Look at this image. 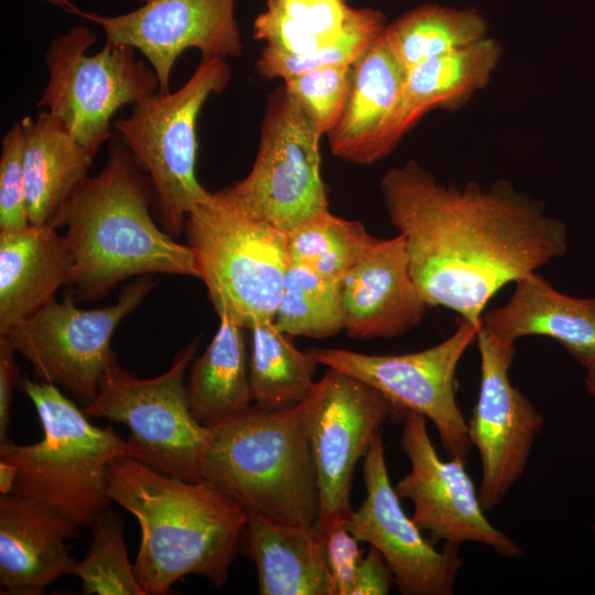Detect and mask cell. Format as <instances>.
Wrapping results in <instances>:
<instances>
[{
	"label": "cell",
	"mask_w": 595,
	"mask_h": 595,
	"mask_svg": "<svg viewBox=\"0 0 595 595\" xmlns=\"http://www.w3.org/2000/svg\"><path fill=\"white\" fill-rule=\"evenodd\" d=\"M218 315L250 329L273 322L289 264L286 234L209 192L184 226Z\"/></svg>",
	"instance_id": "8992f818"
},
{
	"label": "cell",
	"mask_w": 595,
	"mask_h": 595,
	"mask_svg": "<svg viewBox=\"0 0 595 595\" xmlns=\"http://www.w3.org/2000/svg\"><path fill=\"white\" fill-rule=\"evenodd\" d=\"M250 331L249 380L253 404L266 410L298 407L313 390L320 364L309 351L298 349L274 322L258 324Z\"/></svg>",
	"instance_id": "83f0119b"
},
{
	"label": "cell",
	"mask_w": 595,
	"mask_h": 595,
	"mask_svg": "<svg viewBox=\"0 0 595 595\" xmlns=\"http://www.w3.org/2000/svg\"><path fill=\"white\" fill-rule=\"evenodd\" d=\"M107 491L140 524L134 573L144 595H165L188 574L226 583L247 523L235 500L206 480L173 477L132 457L110 464Z\"/></svg>",
	"instance_id": "7a4b0ae2"
},
{
	"label": "cell",
	"mask_w": 595,
	"mask_h": 595,
	"mask_svg": "<svg viewBox=\"0 0 595 595\" xmlns=\"http://www.w3.org/2000/svg\"><path fill=\"white\" fill-rule=\"evenodd\" d=\"M480 322L500 340L545 336L584 367L595 363V298L561 293L537 272L516 281L508 302L485 312Z\"/></svg>",
	"instance_id": "44dd1931"
},
{
	"label": "cell",
	"mask_w": 595,
	"mask_h": 595,
	"mask_svg": "<svg viewBox=\"0 0 595 595\" xmlns=\"http://www.w3.org/2000/svg\"><path fill=\"white\" fill-rule=\"evenodd\" d=\"M380 186L428 305L474 324L500 289L567 251L565 223L508 182L444 184L412 160L387 171Z\"/></svg>",
	"instance_id": "6da1fadb"
},
{
	"label": "cell",
	"mask_w": 595,
	"mask_h": 595,
	"mask_svg": "<svg viewBox=\"0 0 595 595\" xmlns=\"http://www.w3.org/2000/svg\"><path fill=\"white\" fill-rule=\"evenodd\" d=\"M366 498L344 521L358 540L376 548L403 595H451L464 560L458 545L437 551L400 505L385 458L382 430L378 431L363 462Z\"/></svg>",
	"instance_id": "2e32d148"
},
{
	"label": "cell",
	"mask_w": 595,
	"mask_h": 595,
	"mask_svg": "<svg viewBox=\"0 0 595 595\" xmlns=\"http://www.w3.org/2000/svg\"><path fill=\"white\" fill-rule=\"evenodd\" d=\"M140 170L126 145L112 142L102 171L87 176L50 220L66 227L73 257L68 285L80 301L145 274L199 277L193 249L155 225L152 185Z\"/></svg>",
	"instance_id": "3957f363"
},
{
	"label": "cell",
	"mask_w": 595,
	"mask_h": 595,
	"mask_svg": "<svg viewBox=\"0 0 595 595\" xmlns=\"http://www.w3.org/2000/svg\"><path fill=\"white\" fill-rule=\"evenodd\" d=\"M266 7L253 22V37L267 48L294 55L335 43L360 11L348 0H266Z\"/></svg>",
	"instance_id": "f1b7e54d"
},
{
	"label": "cell",
	"mask_w": 595,
	"mask_h": 595,
	"mask_svg": "<svg viewBox=\"0 0 595 595\" xmlns=\"http://www.w3.org/2000/svg\"><path fill=\"white\" fill-rule=\"evenodd\" d=\"M202 479L240 505L286 526L313 528L320 516L317 474L301 408L246 412L210 426Z\"/></svg>",
	"instance_id": "277c9868"
},
{
	"label": "cell",
	"mask_w": 595,
	"mask_h": 595,
	"mask_svg": "<svg viewBox=\"0 0 595 595\" xmlns=\"http://www.w3.org/2000/svg\"><path fill=\"white\" fill-rule=\"evenodd\" d=\"M153 286L151 274L138 277L122 289L116 303L90 310L76 306L71 295L62 301L55 298L3 334L40 381L64 388L85 407L95 399L116 359L113 332Z\"/></svg>",
	"instance_id": "8fae6325"
},
{
	"label": "cell",
	"mask_w": 595,
	"mask_h": 595,
	"mask_svg": "<svg viewBox=\"0 0 595 595\" xmlns=\"http://www.w3.org/2000/svg\"><path fill=\"white\" fill-rule=\"evenodd\" d=\"M91 541L82 561L71 575L82 581L88 595H144L128 559L121 519L109 508L90 527Z\"/></svg>",
	"instance_id": "1f68e13d"
},
{
	"label": "cell",
	"mask_w": 595,
	"mask_h": 595,
	"mask_svg": "<svg viewBox=\"0 0 595 595\" xmlns=\"http://www.w3.org/2000/svg\"><path fill=\"white\" fill-rule=\"evenodd\" d=\"M242 543L256 563L261 595H335L325 536L317 523L286 526L247 512Z\"/></svg>",
	"instance_id": "603a6c76"
},
{
	"label": "cell",
	"mask_w": 595,
	"mask_h": 595,
	"mask_svg": "<svg viewBox=\"0 0 595 595\" xmlns=\"http://www.w3.org/2000/svg\"><path fill=\"white\" fill-rule=\"evenodd\" d=\"M351 69L353 65L318 67L283 79L286 93L323 134H328L342 117Z\"/></svg>",
	"instance_id": "836d02e7"
},
{
	"label": "cell",
	"mask_w": 595,
	"mask_h": 595,
	"mask_svg": "<svg viewBox=\"0 0 595 595\" xmlns=\"http://www.w3.org/2000/svg\"><path fill=\"white\" fill-rule=\"evenodd\" d=\"M394 576L381 553L370 545L359 562L353 595H387Z\"/></svg>",
	"instance_id": "8d00e7d4"
},
{
	"label": "cell",
	"mask_w": 595,
	"mask_h": 595,
	"mask_svg": "<svg viewBox=\"0 0 595 595\" xmlns=\"http://www.w3.org/2000/svg\"><path fill=\"white\" fill-rule=\"evenodd\" d=\"M186 396L193 415L207 428L252 407L245 327L219 317L210 344L190 364Z\"/></svg>",
	"instance_id": "484cf974"
},
{
	"label": "cell",
	"mask_w": 595,
	"mask_h": 595,
	"mask_svg": "<svg viewBox=\"0 0 595 595\" xmlns=\"http://www.w3.org/2000/svg\"><path fill=\"white\" fill-rule=\"evenodd\" d=\"M340 305L353 338L397 337L420 324L429 305L411 275L403 236L378 239L344 277Z\"/></svg>",
	"instance_id": "ac0fdd59"
},
{
	"label": "cell",
	"mask_w": 595,
	"mask_h": 595,
	"mask_svg": "<svg viewBox=\"0 0 595 595\" xmlns=\"http://www.w3.org/2000/svg\"><path fill=\"white\" fill-rule=\"evenodd\" d=\"M400 445L411 469L397 483L396 493L412 501L413 521L431 533L433 542H476L506 558L522 555L521 548L485 516L465 459L443 461L437 455L425 416L412 411L404 413Z\"/></svg>",
	"instance_id": "9a60e30c"
},
{
	"label": "cell",
	"mask_w": 595,
	"mask_h": 595,
	"mask_svg": "<svg viewBox=\"0 0 595 595\" xmlns=\"http://www.w3.org/2000/svg\"><path fill=\"white\" fill-rule=\"evenodd\" d=\"M98 24L106 43L128 45L141 52L159 79V93H170L174 64L188 48L202 57H239L244 45L235 18V0H142L119 15L79 11Z\"/></svg>",
	"instance_id": "e0dca14e"
},
{
	"label": "cell",
	"mask_w": 595,
	"mask_h": 595,
	"mask_svg": "<svg viewBox=\"0 0 595 595\" xmlns=\"http://www.w3.org/2000/svg\"><path fill=\"white\" fill-rule=\"evenodd\" d=\"M502 52L500 43L487 36L407 71L396 107L378 143V160L387 156L426 113L457 109L483 90Z\"/></svg>",
	"instance_id": "ffe728a7"
},
{
	"label": "cell",
	"mask_w": 595,
	"mask_h": 595,
	"mask_svg": "<svg viewBox=\"0 0 595 595\" xmlns=\"http://www.w3.org/2000/svg\"><path fill=\"white\" fill-rule=\"evenodd\" d=\"M300 408L317 474V524L346 520L353 512L355 467L394 409L368 383L333 368L316 381Z\"/></svg>",
	"instance_id": "4fadbf2b"
},
{
	"label": "cell",
	"mask_w": 595,
	"mask_h": 595,
	"mask_svg": "<svg viewBox=\"0 0 595 595\" xmlns=\"http://www.w3.org/2000/svg\"><path fill=\"white\" fill-rule=\"evenodd\" d=\"M314 126L284 87L263 117L257 158L246 177L216 193L238 210L288 234L328 210Z\"/></svg>",
	"instance_id": "30bf717a"
},
{
	"label": "cell",
	"mask_w": 595,
	"mask_h": 595,
	"mask_svg": "<svg viewBox=\"0 0 595 595\" xmlns=\"http://www.w3.org/2000/svg\"><path fill=\"white\" fill-rule=\"evenodd\" d=\"M476 343L480 382L468 434L482 465L479 501L489 511L522 477L544 419L510 380L515 344L498 339L483 327Z\"/></svg>",
	"instance_id": "5bb4252c"
},
{
	"label": "cell",
	"mask_w": 595,
	"mask_h": 595,
	"mask_svg": "<svg viewBox=\"0 0 595 595\" xmlns=\"http://www.w3.org/2000/svg\"><path fill=\"white\" fill-rule=\"evenodd\" d=\"M198 340L184 346L171 367L158 377L141 379L118 364L104 374L95 399L83 407L90 418L128 426L134 459L166 475L202 479L210 429L193 415L186 396L185 372Z\"/></svg>",
	"instance_id": "ba28073f"
},
{
	"label": "cell",
	"mask_w": 595,
	"mask_h": 595,
	"mask_svg": "<svg viewBox=\"0 0 595 595\" xmlns=\"http://www.w3.org/2000/svg\"><path fill=\"white\" fill-rule=\"evenodd\" d=\"M20 123L29 223L45 224L88 176L95 153L47 110Z\"/></svg>",
	"instance_id": "d4e9b609"
},
{
	"label": "cell",
	"mask_w": 595,
	"mask_h": 595,
	"mask_svg": "<svg viewBox=\"0 0 595 595\" xmlns=\"http://www.w3.org/2000/svg\"><path fill=\"white\" fill-rule=\"evenodd\" d=\"M96 40L84 24L53 39L45 55L48 80L37 101L95 154L113 136L110 122L119 108L159 91L154 69L136 57V48L106 43L88 55Z\"/></svg>",
	"instance_id": "9c48e42d"
},
{
	"label": "cell",
	"mask_w": 595,
	"mask_h": 595,
	"mask_svg": "<svg viewBox=\"0 0 595 595\" xmlns=\"http://www.w3.org/2000/svg\"><path fill=\"white\" fill-rule=\"evenodd\" d=\"M386 25V15L382 12L363 8L356 20L335 43L301 55L263 47L255 67L262 77L285 79L318 67L354 65L380 37Z\"/></svg>",
	"instance_id": "d6a6232c"
},
{
	"label": "cell",
	"mask_w": 595,
	"mask_h": 595,
	"mask_svg": "<svg viewBox=\"0 0 595 595\" xmlns=\"http://www.w3.org/2000/svg\"><path fill=\"white\" fill-rule=\"evenodd\" d=\"M404 74L381 34L353 65L346 106L327 134L333 154L355 164L378 161V143L396 107Z\"/></svg>",
	"instance_id": "cb8c5ba5"
},
{
	"label": "cell",
	"mask_w": 595,
	"mask_h": 595,
	"mask_svg": "<svg viewBox=\"0 0 595 595\" xmlns=\"http://www.w3.org/2000/svg\"><path fill=\"white\" fill-rule=\"evenodd\" d=\"M18 477V468L14 464L0 458V494L12 493Z\"/></svg>",
	"instance_id": "f35d334b"
},
{
	"label": "cell",
	"mask_w": 595,
	"mask_h": 595,
	"mask_svg": "<svg viewBox=\"0 0 595 595\" xmlns=\"http://www.w3.org/2000/svg\"><path fill=\"white\" fill-rule=\"evenodd\" d=\"M37 1H42V2H46V3H50L54 7H57L68 13H74V14H78L79 13V9L73 3L71 2L69 0H37Z\"/></svg>",
	"instance_id": "60d3db41"
},
{
	"label": "cell",
	"mask_w": 595,
	"mask_h": 595,
	"mask_svg": "<svg viewBox=\"0 0 595 595\" xmlns=\"http://www.w3.org/2000/svg\"><path fill=\"white\" fill-rule=\"evenodd\" d=\"M274 324L291 336L324 338L344 329L340 282L289 262Z\"/></svg>",
	"instance_id": "4dcf8cb0"
},
{
	"label": "cell",
	"mask_w": 595,
	"mask_h": 595,
	"mask_svg": "<svg viewBox=\"0 0 595 595\" xmlns=\"http://www.w3.org/2000/svg\"><path fill=\"white\" fill-rule=\"evenodd\" d=\"M13 348L7 335L0 334V442L7 437L11 414L13 388L19 383L20 368Z\"/></svg>",
	"instance_id": "74e56055"
},
{
	"label": "cell",
	"mask_w": 595,
	"mask_h": 595,
	"mask_svg": "<svg viewBox=\"0 0 595 595\" xmlns=\"http://www.w3.org/2000/svg\"><path fill=\"white\" fill-rule=\"evenodd\" d=\"M23 165V131L14 123L3 136L0 158V231L29 225Z\"/></svg>",
	"instance_id": "e575fe53"
},
{
	"label": "cell",
	"mask_w": 595,
	"mask_h": 595,
	"mask_svg": "<svg viewBox=\"0 0 595 595\" xmlns=\"http://www.w3.org/2000/svg\"><path fill=\"white\" fill-rule=\"evenodd\" d=\"M445 340L430 348L388 355H368L342 348H311L320 364L346 372L378 390L394 414L419 413L435 426L448 457L465 459L472 443L468 422L456 400V370L466 349L476 342L482 324L458 317Z\"/></svg>",
	"instance_id": "7c38bea8"
},
{
	"label": "cell",
	"mask_w": 595,
	"mask_h": 595,
	"mask_svg": "<svg viewBox=\"0 0 595 595\" xmlns=\"http://www.w3.org/2000/svg\"><path fill=\"white\" fill-rule=\"evenodd\" d=\"M488 24L474 9L420 6L387 24L382 37L404 72L487 37Z\"/></svg>",
	"instance_id": "4316f807"
},
{
	"label": "cell",
	"mask_w": 595,
	"mask_h": 595,
	"mask_svg": "<svg viewBox=\"0 0 595 595\" xmlns=\"http://www.w3.org/2000/svg\"><path fill=\"white\" fill-rule=\"evenodd\" d=\"M72 268L66 237L51 221L0 231V334L55 299Z\"/></svg>",
	"instance_id": "7402d4cb"
},
{
	"label": "cell",
	"mask_w": 595,
	"mask_h": 595,
	"mask_svg": "<svg viewBox=\"0 0 595 595\" xmlns=\"http://www.w3.org/2000/svg\"><path fill=\"white\" fill-rule=\"evenodd\" d=\"M18 388L37 412L43 439L19 445L0 442V458L14 464L11 494L40 501L80 528H90L112 502L107 491L110 464L132 457L128 440L113 426L98 428L57 386L20 378Z\"/></svg>",
	"instance_id": "5b68a950"
},
{
	"label": "cell",
	"mask_w": 595,
	"mask_h": 595,
	"mask_svg": "<svg viewBox=\"0 0 595 595\" xmlns=\"http://www.w3.org/2000/svg\"><path fill=\"white\" fill-rule=\"evenodd\" d=\"M345 520L320 527L325 536V550L335 595H353L356 572L363 559L358 540L347 530Z\"/></svg>",
	"instance_id": "d590c367"
},
{
	"label": "cell",
	"mask_w": 595,
	"mask_h": 595,
	"mask_svg": "<svg viewBox=\"0 0 595 595\" xmlns=\"http://www.w3.org/2000/svg\"><path fill=\"white\" fill-rule=\"evenodd\" d=\"M585 387L589 396L595 401V363L585 367Z\"/></svg>",
	"instance_id": "ab89813d"
},
{
	"label": "cell",
	"mask_w": 595,
	"mask_h": 595,
	"mask_svg": "<svg viewBox=\"0 0 595 595\" xmlns=\"http://www.w3.org/2000/svg\"><path fill=\"white\" fill-rule=\"evenodd\" d=\"M230 78L226 58L202 57L181 88L145 97L133 105L128 118L112 123L148 173L160 221L172 237L184 230L187 215L209 193L195 175L196 123L207 98L221 93Z\"/></svg>",
	"instance_id": "52a82bcc"
},
{
	"label": "cell",
	"mask_w": 595,
	"mask_h": 595,
	"mask_svg": "<svg viewBox=\"0 0 595 595\" xmlns=\"http://www.w3.org/2000/svg\"><path fill=\"white\" fill-rule=\"evenodd\" d=\"M80 527L48 506L0 495L1 594L40 595L77 562L66 540Z\"/></svg>",
	"instance_id": "d6986e66"
},
{
	"label": "cell",
	"mask_w": 595,
	"mask_h": 595,
	"mask_svg": "<svg viewBox=\"0 0 595 595\" xmlns=\"http://www.w3.org/2000/svg\"><path fill=\"white\" fill-rule=\"evenodd\" d=\"M378 238L358 220L325 210L286 234L289 262L342 282Z\"/></svg>",
	"instance_id": "f546056e"
}]
</instances>
